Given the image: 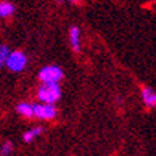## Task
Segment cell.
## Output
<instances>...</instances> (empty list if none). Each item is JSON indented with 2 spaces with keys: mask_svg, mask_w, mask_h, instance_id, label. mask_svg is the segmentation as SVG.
<instances>
[{
  "mask_svg": "<svg viewBox=\"0 0 156 156\" xmlns=\"http://www.w3.org/2000/svg\"><path fill=\"white\" fill-rule=\"evenodd\" d=\"M41 132H42V128H41V127H35V128H33V129H30V131H27V132H24L23 139H24V142L30 144V142H33L34 139L38 136V135H41Z\"/></svg>",
  "mask_w": 156,
  "mask_h": 156,
  "instance_id": "cell-8",
  "label": "cell"
},
{
  "mask_svg": "<svg viewBox=\"0 0 156 156\" xmlns=\"http://www.w3.org/2000/svg\"><path fill=\"white\" fill-rule=\"evenodd\" d=\"M34 115L42 120H52L56 115V110H55L54 104H34Z\"/></svg>",
  "mask_w": 156,
  "mask_h": 156,
  "instance_id": "cell-4",
  "label": "cell"
},
{
  "mask_svg": "<svg viewBox=\"0 0 156 156\" xmlns=\"http://www.w3.org/2000/svg\"><path fill=\"white\" fill-rule=\"evenodd\" d=\"M17 113L23 117L30 118V117L34 115V105L28 104V103H20V104L17 105Z\"/></svg>",
  "mask_w": 156,
  "mask_h": 156,
  "instance_id": "cell-6",
  "label": "cell"
},
{
  "mask_svg": "<svg viewBox=\"0 0 156 156\" xmlns=\"http://www.w3.org/2000/svg\"><path fill=\"white\" fill-rule=\"evenodd\" d=\"M27 65V58L26 55L20 51H14L10 52V56L7 58V62H6V66L11 72H21Z\"/></svg>",
  "mask_w": 156,
  "mask_h": 156,
  "instance_id": "cell-3",
  "label": "cell"
},
{
  "mask_svg": "<svg viewBox=\"0 0 156 156\" xmlns=\"http://www.w3.org/2000/svg\"><path fill=\"white\" fill-rule=\"evenodd\" d=\"M61 97V89L58 83H42L38 89V98L45 104H54Z\"/></svg>",
  "mask_w": 156,
  "mask_h": 156,
  "instance_id": "cell-1",
  "label": "cell"
},
{
  "mask_svg": "<svg viewBox=\"0 0 156 156\" xmlns=\"http://www.w3.org/2000/svg\"><path fill=\"white\" fill-rule=\"evenodd\" d=\"M63 77V72L59 66H45L40 70V79L42 83H58Z\"/></svg>",
  "mask_w": 156,
  "mask_h": 156,
  "instance_id": "cell-2",
  "label": "cell"
},
{
  "mask_svg": "<svg viewBox=\"0 0 156 156\" xmlns=\"http://www.w3.org/2000/svg\"><path fill=\"white\" fill-rule=\"evenodd\" d=\"M2 156H7L13 152V144L11 142H4L3 145H2Z\"/></svg>",
  "mask_w": 156,
  "mask_h": 156,
  "instance_id": "cell-11",
  "label": "cell"
},
{
  "mask_svg": "<svg viewBox=\"0 0 156 156\" xmlns=\"http://www.w3.org/2000/svg\"><path fill=\"white\" fill-rule=\"evenodd\" d=\"M142 98L148 107H156V93L151 90L149 87H144L142 89Z\"/></svg>",
  "mask_w": 156,
  "mask_h": 156,
  "instance_id": "cell-5",
  "label": "cell"
},
{
  "mask_svg": "<svg viewBox=\"0 0 156 156\" xmlns=\"http://www.w3.org/2000/svg\"><path fill=\"white\" fill-rule=\"evenodd\" d=\"M9 56H10L9 48L6 47V45H2V47H0V62H2V65H6Z\"/></svg>",
  "mask_w": 156,
  "mask_h": 156,
  "instance_id": "cell-10",
  "label": "cell"
},
{
  "mask_svg": "<svg viewBox=\"0 0 156 156\" xmlns=\"http://www.w3.org/2000/svg\"><path fill=\"white\" fill-rule=\"evenodd\" d=\"M14 13V6L9 2H3V3L0 4V16L2 17H9Z\"/></svg>",
  "mask_w": 156,
  "mask_h": 156,
  "instance_id": "cell-9",
  "label": "cell"
},
{
  "mask_svg": "<svg viewBox=\"0 0 156 156\" xmlns=\"http://www.w3.org/2000/svg\"><path fill=\"white\" fill-rule=\"evenodd\" d=\"M70 2H77V0H70Z\"/></svg>",
  "mask_w": 156,
  "mask_h": 156,
  "instance_id": "cell-12",
  "label": "cell"
},
{
  "mask_svg": "<svg viewBox=\"0 0 156 156\" xmlns=\"http://www.w3.org/2000/svg\"><path fill=\"white\" fill-rule=\"evenodd\" d=\"M70 42L75 51H80V38H79V28L77 27H72L70 28Z\"/></svg>",
  "mask_w": 156,
  "mask_h": 156,
  "instance_id": "cell-7",
  "label": "cell"
}]
</instances>
